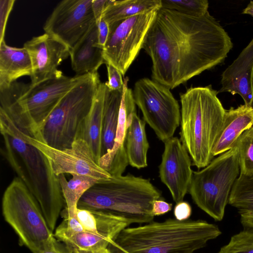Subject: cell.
Masks as SVG:
<instances>
[{
	"instance_id": "obj_8",
	"label": "cell",
	"mask_w": 253,
	"mask_h": 253,
	"mask_svg": "<svg viewBox=\"0 0 253 253\" xmlns=\"http://www.w3.org/2000/svg\"><path fill=\"white\" fill-rule=\"evenodd\" d=\"M240 173L237 149L233 147L201 170L193 171L188 192L200 209L220 221Z\"/></svg>"
},
{
	"instance_id": "obj_9",
	"label": "cell",
	"mask_w": 253,
	"mask_h": 253,
	"mask_svg": "<svg viewBox=\"0 0 253 253\" xmlns=\"http://www.w3.org/2000/svg\"><path fill=\"white\" fill-rule=\"evenodd\" d=\"M133 99L142 112L144 121L163 142L173 137L180 123L181 111L170 89L144 78L138 80L133 90Z\"/></svg>"
},
{
	"instance_id": "obj_36",
	"label": "cell",
	"mask_w": 253,
	"mask_h": 253,
	"mask_svg": "<svg viewBox=\"0 0 253 253\" xmlns=\"http://www.w3.org/2000/svg\"><path fill=\"white\" fill-rule=\"evenodd\" d=\"M243 14H247L253 17V1H251L247 6L242 12Z\"/></svg>"
},
{
	"instance_id": "obj_21",
	"label": "cell",
	"mask_w": 253,
	"mask_h": 253,
	"mask_svg": "<svg viewBox=\"0 0 253 253\" xmlns=\"http://www.w3.org/2000/svg\"><path fill=\"white\" fill-rule=\"evenodd\" d=\"M145 124V121L140 119L134 112L126 131L125 147L128 164L137 169L147 166V155L149 144Z\"/></svg>"
},
{
	"instance_id": "obj_24",
	"label": "cell",
	"mask_w": 253,
	"mask_h": 253,
	"mask_svg": "<svg viewBox=\"0 0 253 253\" xmlns=\"http://www.w3.org/2000/svg\"><path fill=\"white\" fill-rule=\"evenodd\" d=\"M72 178L67 181L64 174L58 176L61 191L66 203L65 209L62 212V216L77 218L78 204L83 195L100 181L86 175L72 174Z\"/></svg>"
},
{
	"instance_id": "obj_30",
	"label": "cell",
	"mask_w": 253,
	"mask_h": 253,
	"mask_svg": "<svg viewBox=\"0 0 253 253\" xmlns=\"http://www.w3.org/2000/svg\"><path fill=\"white\" fill-rule=\"evenodd\" d=\"M14 0H0V42L4 40V32L7 19L11 10L12 9Z\"/></svg>"
},
{
	"instance_id": "obj_20",
	"label": "cell",
	"mask_w": 253,
	"mask_h": 253,
	"mask_svg": "<svg viewBox=\"0 0 253 253\" xmlns=\"http://www.w3.org/2000/svg\"><path fill=\"white\" fill-rule=\"evenodd\" d=\"M105 91L106 85L105 83L101 82L90 111L82 125L78 136V138L84 139L88 143L97 163L101 157L102 129Z\"/></svg>"
},
{
	"instance_id": "obj_28",
	"label": "cell",
	"mask_w": 253,
	"mask_h": 253,
	"mask_svg": "<svg viewBox=\"0 0 253 253\" xmlns=\"http://www.w3.org/2000/svg\"><path fill=\"white\" fill-rule=\"evenodd\" d=\"M218 253H253V228H244L232 236Z\"/></svg>"
},
{
	"instance_id": "obj_31",
	"label": "cell",
	"mask_w": 253,
	"mask_h": 253,
	"mask_svg": "<svg viewBox=\"0 0 253 253\" xmlns=\"http://www.w3.org/2000/svg\"><path fill=\"white\" fill-rule=\"evenodd\" d=\"M38 253H73V252L65 243L54 237L43 250Z\"/></svg>"
},
{
	"instance_id": "obj_29",
	"label": "cell",
	"mask_w": 253,
	"mask_h": 253,
	"mask_svg": "<svg viewBox=\"0 0 253 253\" xmlns=\"http://www.w3.org/2000/svg\"><path fill=\"white\" fill-rule=\"evenodd\" d=\"M108 81L105 83L107 87L111 90H120L123 88L124 81L120 71L113 66L106 64Z\"/></svg>"
},
{
	"instance_id": "obj_13",
	"label": "cell",
	"mask_w": 253,
	"mask_h": 253,
	"mask_svg": "<svg viewBox=\"0 0 253 253\" xmlns=\"http://www.w3.org/2000/svg\"><path fill=\"white\" fill-rule=\"evenodd\" d=\"M164 143L159 176L176 204L183 201L189 190L193 173L191 159L178 137H172Z\"/></svg>"
},
{
	"instance_id": "obj_22",
	"label": "cell",
	"mask_w": 253,
	"mask_h": 253,
	"mask_svg": "<svg viewBox=\"0 0 253 253\" xmlns=\"http://www.w3.org/2000/svg\"><path fill=\"white\" fill-rule=\"evenodd\" d=\"M123 91V88L120 90H111L106 86L102 129L101 157L110 153L114 146Z\"/></svg>"
},
{
	"instance_id": "obj_34",
	"label": "cell",
	"mask_w": 253,
	"mask_h": 253,
	"mask_svg": "<svg viewBox=\"0 0 253 253\" xmlns=\"http://www.w3.org/2000/svg\"><path fill=\"white\" fill-rule=\"evenodd\" d=\"M172 206V204L161 199L156 200L152 203V214L154 216L165 214L171 210Z\"/></svg>"
},
{
	"instance_id": "obj_37",
	"label": "cell",
	"mask_w": 253,
	"mask_h": 253,
	"mask_svg": "<svg viewBox=\"0 0 253 253\" xmlns=\"http://www.w3.org/2000/svg\"><path fill=\"white\" fill-rule=\"evenodd\" d=\"M94 253H111L108 248L104 249Z\"/></svg>"
},
{
	"instance_id": "obj_15",
	"label": "cell",
	"mask_w": 253,
	"mask_h": 253,
	"mask_svg": "<svg viewBox=\"0 0 253 253\" xmlns=\"http://www.w3.org/2000/svg\"><path fill=\"white\" fill-rule=\"evenodd\" d=\"M128 78H126L124 81L114 147L110 153L101 157L98 163L101 168L112 176L122 175L129 165L125 147L126 137L132 114L136 111L133 92L128 87Z\"/></svg>"
},
{
	"instance_id": "obj_10",
	"label": "cell",
	"mask_w": 253,
	"mask_h": 253,
	"mask_svg": "<svg viewBox=\"0 0 253 253\" xmlns=\"http://www.w3.org/2000/svg\"><path fill=\"white\" fill-rule=\"evenodd\" d=\"M157 11L109 24V33L103 49L104 62L124 76L142 48Z\"/></svg>"
},
{
	"instance_id": "obj_6",
	"label": "cell",
	"mask_w": 253,
	"mask_h": 253,
	"mask_svg": "<svg viewBox=\"0 0 253 253\" xmlns=\"http://www.w3.org/2000/svg\"><path fill=\"white\" fill-rule=\"evenodd\" d=\"M100 83L97 72L85 74L62 98L33 138L55 148H71L90 111Z\"/></svg>"
},
{
	"instance_id": "obj_12",
	"label": "cell",
	"mask_w": 253,
	"mask_h": 253,
	"mask_svg": "<svg viewBox=\"0 0 253 253\" xmlns=\"http://www.w3.org/2000/svg\"><path fill=\"white\" fill-rule=\"evenodd\" d=\"M92 0H64L54 8L43 30L72 49L96 22Z\"/></svg>"
},
{
	"instance_id": "obj_33",
	"label": "cell",
	"mask_w": 253,
	"mask_h": 253,
	"mask_svg": "<svg viewBox=\"0 0 253 253\" xmlns=\"http://www.w3.org/2000/svg\"><path fill=\"white\" fill-rule=\"evenodd\" d=\"M96 23L97 26L98 44L104 49L109 33V24L102 18Z\"/></svg>"
},
{
	"instance_id": "obj_26",
	"label": "cell",
	"mask_w": 253,
	"mask_h": 253,
	"mask_svg": "<svg viewBox=\"0 0 253 253\" xmlns=\"http://www.w3.org/2000/svg\"><path fill=\"white\" fill-rule=\"evenodd\" d=\"M237 149L240 174L253 175V126L244 131L234 144Z\"/></svg>"
},
{
	"instance_id": "obj_16",
	"label": "cell",
	"mask_w": 253,
	"mask_h": 253,
	"mask_svg": "<svg viewBox=\"0 0 253 253\" xmlns=\"http://www.w3.org/2000/svg\"><path fill=\"white\" fill-rule=\"evenodd\" d=\"M218 92L240 95L248 106H253V39L223 72Z\"/></svg>"
},
{
	"instance_id": "obj_7",
	"label": "cell",
	"mask_w": 253,
	"mask_h": 253,
	"mask_svg": "<svg viewBox=\"0 0 253 253\" xmlns=\"http://www.w3.org/2000/svg\"><path fill=\"white\" fill-rule=\"evenodd\" d=\"M1 207L5 220L32 253L43 250L54 237L37 200L18 177L5 190Z\"/></svg>"
},
{
	"instance_id": "obj_4",
	"label": "cell",
	"mask_w": 253,
	"mask_h": 253,
	"mask_svg": "<svg viewBox=\"0 0 253 253\" xmlns=\"http://www.w3.org/2000/svg\"><path fill=\"white\" fill-rule=\"evenodd\" d=\"M211 85L191 87L180 95V141L193 165L204 168L223 125L225 109Z\"/></svg>"
},
{
	"instance_id": "obj_1",
	"label": "cell",
	"mask_w": 253,
	"mask_h": 253,
	"mask_svg": "<svg viewBox=\"0 0 253 253\" xmlns=\"http://www.w3.org/2000/svg\"><path fill=\"white\" fill-rule=\"evenodd\" d=\"M233 47L229 36L208 12L200 17L161 8L143 47L153 80L173 89L222 63Z\"/></svg>"
},
{
	"instance_id": "obj_27",
	"label": "cell",
	"mask_w": 253,
	"mask_h": 253,
	"mask_svg": "<svg viewBox=\"0 0 253 253\" xmlns=\"http://www.w3.org/2000/svg\"><path fill=\"white\" fill-rule=\"evenodd\" d=\"M161 7L173 10L193 17H200L208 12L207 0H161Z\"/></svg>"
},
{
	"instance_id": "obj_14",
	"label": "cell",
	"mask_w": 253,
	"mask_h": 253,
	"mask_svg": "<svg viewBox=\"0 0 253 253\" xmlns=\"http://www.w3.org/2000/svg\"><path fill=\"white\" fill-rule=\"evenodd\" d=\"M32 66L30 84L34 85L58 74L57 69L69 56L70 49L47 33L34 37L24 44Z\"/></svg>"
},
{
	"instance_id": "obj_2",
	"label": "cell",
	"mask_w": 253,
	"mask_h": 253,
	"mask_svg": "<svg viewBox=\"0 0 253 253\" xmlns=\"http://www.w3.org/2000/svg\"><path fill=\"white\" fill-rule=\"evenodd\" d=\"M0 130L4 157L37 200L53 232L65 201L58 176L46 156L22 138L17 126L0 108Z\"/></svg>"
},
{
	"instance_id": "obj_32",
	"label": "cell",
	"mask_w": 253,
	"mask_h": 253,
	"mask_svg": "<svg viewBox=\"0 0 253 253\" xmlns=\"http://www.w3.org/2000/svg\"><path fill=\"white\" fill-rule=\"evenodd\" d=\"M173 213L175 218L178 220H188L192 214V208L188 202L183 201L176 203Z\"/></svg>"
},
{
	"instance_id": "obj_3",
	"label": "cell",
	"mask_w": 253,
	"mask_h": 253,
	"mask_svg": "<svg viewBox=\"0 0 253 253\" xmlns=\"http://www.w3.org/2000/svg\"><path fill=\"white\" fill-rule=\"evenodd\" d=\"M221 234L203 220L169 218L126 227L108 246L111 253H193Z\"/></svg>"
},
{
	"instance_id": "obj_11",
	"label": "cell",
	"mask_w": 253,
	"mask_h": 253,
	"mask_svg": "<svg viewBox=\"0 0 253 253\" xmlns=\"http://www.w3.org/2000/svg\"><path fill=\"white\" fill-rule=\"evenodd\" d=\"M19 131L24 140L46 156L57 176L65 173L77 174L88 176L100 181L112 177L99 166L89 145L82 138H77L70 148L59 149L28 135L19 129Z\"/></svg>"
},
{
	"instance_id": "obj_23",
	"label": "cell",
	"mask_w": 253,
	"mask_h": 253,
	"mask_svg": "<svg viewBox=\"0 0 253 253\" xmlns=\"http://www.w3.org/2000/svg\"><path fill=\"white\" fill-rule=\"evenodd\" d=\"M228 204L237 210L243 227L253 228V175L240 174L232 187Z\"/></svg>"
},
{
	"instance_id": "obj_19",
	"label": "cell",
	"mask_w": 253,
	"mask_h": 253,
	"mask_svg": "<svg viewBox=\"0 0 253 253\" xmlns=\"http://www.w3.org/2000/svg\"><path fill=\"white\" fill-rule=\"evenodd\" d=\"M32 66L27 50L0 42V90L11 85L23 76H31Z\"/></svg>"
},
{
	"instance_id": "obj_18",
	"label": "cell",
	"mask_w": 253,
	"mask_h": 253,
	"mask_svg": "<svg viewBox=\"0 0 253 253\" xmlns=\"http://www.w3.org/2000/svg\"><path fill=\"white\" fill-rule=\"evenodd\" d=\"M71 65L76 75L97 72L104 62L103 49L98 44V31L96 22L87 32L70 50Z\"/></svg>"
},
{
	"instance_id": "obj_17",
	"label": "cell",
	"mask_w": 253,
	"mask_h": 253,
	"mask_svg": "<svg viewBox=\"0 0 253 253\" xmlns=\"http://www.w3.org/2000/svg\"><path fill=\"white\" fill-rule=\"evenodd\" d=\"M253 126V106L241 105L226 110L223 125L214 143L213 156L220 155L231 149L234 143L245 130Z\"/></svg>"
},
{
	"instance_id": "obj_35",
	"label": "cell",
	"mask_w": 253,
	"mask_h": 253,
	"mask_svg": "<svg viewBox=\"0 0 253 253\" xmlns=\"http://www.w3.org/2000/svg\"><path fill=\"white\" fill-rule=\"evenodd\" d=\"M108 0H92V9L96 23L102 17L103 11L107 4Z\"/></svg>"
},
{
	"instance_id": "obj_5",
	"label": "cell",
	"mask_w": 253,
	"mask_h": 253,
	"mask_svg": "<svg viewBox=\"0 0 253 253\" xmlns=\"http://www.w3.org/2000/svg\"><path fill=\"white\" fill-rule=\"evenodd\" d=\"M161 192L149 179L127 174L98 182L82 197L78 208L112 213L131 224L153 221L154 201Z\"/></svg>"
},
{
	"instance_id": "obj_25",
	"label": "cell",
	"mask_w": 253,
	"mask_h": 253,
	"mask_svg": "<svg viewBox=\"0 0 253 253\" xmlns=\"http://www.w3.org/2000/svg\"><path fill=\"white\" fill-rule=\"evenodd\" d=\"M161 8V0H108L102 18L110 24Z\"/></svg>"
}]
</instances>
